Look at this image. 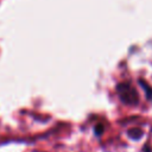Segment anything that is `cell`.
Returning a JSON list of instances; mask_svg holds the SVG:
<instances>
[{"instance_id": "cell-4", "label": "cell", "mask_w": 152, "mask_h": 152, "mask_svg": "<svg viewBox=\"0 0 152 152\" xmlns=\"http://www.w3.org/2000/svg\"><path fill=\"white\" fill-rule=\"evenodd\" d=\"M94 132H95V134H96L97 137L102 135V133L104 132V126H103V124H97V125L95 126V128H94Z\"/></svg>"}, {"instance_id": "cell-3", "label": "cell", "mask_w": 152, "mask_h": 152, "mask_svg": "<svg viewBox=\"0 0 152 152\" xmlns=\"http://www.w3.org/2000/svg\"><path fill=\"white\" fill-rule=\"evenodd\" d=\"M139 84H140L141 88L144 89L147 100H151V101H152V87H151L148 83H146L144 80H139Z\"/></svg>"}, {"instance_id": "cell-1", "label": "cell", "mask_w": 152, "mask_h": 152, "mask_svg": "<svg viewBox=\"0 0 152 152\" xmlns=\"http://www.w3.org/2000/svg\"><path fill=\"white\" fill-rule=\"evenodd\" d=\"M118 95L122 103L128 106H135L139 102V95L135 88L128 82H121L116 86Z\"/></svg>"}, {"instance_id": "cell-2", "label": "cell", "mask_w": 152, "mask_h": 152, "mask_svg": "<svg viewBox=\"0 0 152 152\" xmlns=\"http://www.w3.org/2000/svg\"><path fill=\"white\" fill-rule=\"evenodd\" d=\"M142 134H144V132H142V129L139 128V127H133V128H131V129L128 131V137H129L131 139H133V140L140 139V138L142 137Z\"/></svg>"}]
</instances>
